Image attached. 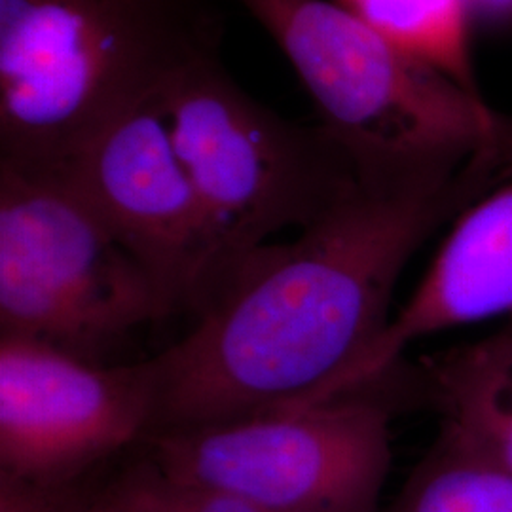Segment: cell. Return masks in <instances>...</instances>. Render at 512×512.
<instances>
[{
	"instance_id": "6da1fadb",
	"label": "cell",
	"mask_w": 512,
	"mask_h": 512,
	"mask_svg": "<svg viewBox=\"0 0 512 512\" xmlns=\"http://www.w3.org/2000/svg\"><path fill=\"white\" fill-rule=\"evenodd\" d=\"M511 169L505 145L450 177L357 181L291 243L243 256L188 334L154 357L148 435L321 401L382 338L410 258Z\"/></svg>"
},
{
	"instance_id": "7a4b0ae2",
	"label": "cell",
	"mask_w": 512,
	"mask_h": 512,
	"mask_svg": "<svg viewBox=\"0 0 512 512\" xmlns=\"http://www.w3.org/2000/svg\"><path fill=\"white\" fill-rule=\"evenodd\" d=\"M219 44L205 0H0V160L73 164Z\"/></svg>"
},
{
	"instance_id": "3957f363",
	"label": "cell",
	"mask_w": 512,
	"mask_h": 512,
	"mask_svg": "<svg viewBox=\"0 0 512 512\" xmlns=\"http://www.w3.org/2000/svg\"><path fill=\"white\" fill-rule=\"evenodd\" d=\"M289 59L357 181L450 177L507 145L512 118L336 0H238Z\"/></svg>"
},
{
	"instance_id": "277c9868",
	"label": "cell",
	"mask_w": 512,
	"mask_h": 512,
	"mask_svg": "<svg viewBox=\"0 0 512 512\" xmlns=\"http://www.w3.org/2000/svg\"><path fill=\"white\" fill-rule=\"evenodd\" d=\"M173 315L65 167L0 160V336L93 365Z\"/></svg>"
},
{
	"instance_id": "5b68a950",
	"label": "cell",
	"mask_w": 512,
	"mask_h": 512,
	"mask_svg": "<svg viewBox=\"0 0 512 512\" xmlns=\"http://www.w3.org/2000/svg\"><path fill=\"white\" fill-rule=\"evenodd\" d=\"M412 401L416 366L401 363L321 403L148 435L143 459L167 478L270 512H382L391 421Z\"/></svg>"
},
{
	"instance_id": "8992f818",
	"label": "cell",
	"mask_w": 512,
	"mask_h": 512,
	"mask_svg": "<svg viewBox=\"0 0 512 512\" xmlns=\"http://www.w3.org/2000/svg\"><path fill=\"white\" fill-rule=\"evenodd\" d=\"M158 107L219 241L222 281L270 236L306 228L357 183L325 129L258 103L222 69L219 55L179 74Z\"/></svg>"
},
{
	"instance_id": "52a82bcc",
	"label": "cell",
	"mask_w": 512,
	"mask_h": 512,
	"mask_svg": "<svg viewBox=\"0 0 512 512\" xmlns=\"http://www.w3.org/2000/svg\"><path fill=\"white\" fill-rule=\"evenodd\" d=\"M158 404L154 357L93 365L0 336V473L73 486L143 442Z\"/></svg>"
},
{
	"instance_id": "ba28073f",
	"label": "cell",
	"mask_w": 512,
	"mask_h": 512,
	"mask_svg": "<svg viewBox=\"0 0 512 512\" xmlns=\"http://www.w3.org/2000/svg\"><path fill=\"white\" fill-rule=\"evenodd\" d=\"M65 169L173 313L198 315L224 277V262L158 99L110 124Z\"/></svg>"
},
{
	"instance_id": "9c48e42d",
	"label": "cell",
	"mask_w": 512,
	"mask_h": 512,
	"mask_svg": "<svg viewBox=\"0 0 512 512\" xmlns=\"http://www.w3.org/2000/svg\"><path fill=\"white\" fill-rule=\"evenodd\" d=\"M494 317H512V169L452 220L406 306L323 399L384 378L403 363L408 346L429 334Z\"/></svg>"
},
{
	"instance_id": "30bf717a",
	"label": "cell",
	"mask_w": 512,
	"mask_h": 512,
	"mask_svg": "<svg viewBox=\"0 0 512 512\" xmlns=\"http://www.w3.org/2000/svg\"><path fill=\"white\" fill-rule=\"evenodd\" d=\"M416 370L440 427L512 475V317L482 340L423 357Z\"/></svg>"
},
{
	"instance_id": "8fae6325",
	"label": "cell",
	"mask_w": 512,
	"mask_h": 512,
	"mask_svg": "<svg viewBox=\"0 0 512 512\" xmlns=\"http://www.w3.org/2000/svg\"><path fill=\"white\" fill-rule=\"evenodd\" d=\"M382 512H512V475L440 427Z\"/></svg>"
},
{
	"instance_id": "7c38bea8",
	"label": "cell",
	"mask_w": 512,
	"mask_h": 512,
	"mask_svg": "<svg viewBox=\"0 0 512 512\" xmlns=\"http://www.w3.org/2000/svg\"><path fill=\"white\" fill-rule=\"evenodd\" d=\"M336 2L380 35L476 90L469 37L473 23L463 0Z\"/></svg>"
},
{
	"instance_id": "4fadbf2b",
	"label": "cell",
	"mask_w": 512,
	"mask_h": 512,
	"mask_svg": "<svg viewBox=\"0 0 512 512\" xmlns=\"http://www.w3.org/2000/svg\"><path fill=\"white\" fill-rule=\"evenodd\" d=\"M116 484L139 512H270L236 495L167 478L143 458Z\"/></svg>"
},
{
	"instance_id": "5bb4252c",
	"label": "cell",
	"mask_w": 512,
	"mask_h": 512,
	"mask_svg": "<svg viewBox=\"0 0 512 512\" xmlns=\"http://www.w3.org/2000/svg\"><path fill=\"white\" fill-rule=\"evenodd\" d=\"M82 484L57 486L0 473V512H67Z\"/></svg>"
},
{
	"instance_id": "9a60e30c",
	"label": "cell",
	"mask_w": 512,
	"mask_h": 512,
	"mask_svg": "<svg viewBox=\"0 0 512 512\" xmlns=\"http://www.w3.org/2000/svg\"><path fill=\"white\" fill-rule=\"evenodd\" d=\"M67 512H139L135 505L129 501L124 492L118 488L116 480L101 488L90 490L86 486L80 488V492L69 507Z\"/></svg>"
},
{
	"instance_id": "2e32d148",
	"label": "cell",
	"mask_w": 512,
	"mask_h": 512,
	"mask_svg": "<svg viewBox=\"0 0 512 512\" xmlns=\"http://www.w3.org/2000/svg\"><path fill=\"white\" fill-rule=\"evenodd\" d=\"M471 23L492 29H512V0H463Z\"/></svg>"
}]
</instances>
